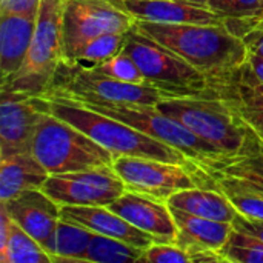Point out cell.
Instances as JSON below:
<instances>
[{
  "label": "cell",
  "mask_w": 263,
  "mask_h": 263,
  "mask_svg": "<svg viewBox=\"0 0 263 263\" xmlns=\"http://www.w3.org/2000/svg\"><path fill=\"white\" fill-rule=\"evenodd\" d=\"M49 94L137 105H157L171 96L149 83L120 82L91 68H77L65 62L57 69L51 89L45 96Z\"/></svg>",
  "instance_id": "8"
},
{
  "label": "cell",
  "mask_w": 263,
  "mask_h": 263,
  "mask_svg": "<svg viewBox=\"0 0 263 263\" xmlns=\"http://www.w3.org/2000/svg\"><path fill=\"white\" fill-rule=\"evenodd\" d=\"M108 208L153 236L156 243H176L177 240L179 228L166 200L126 190L119 199L111 202Z\"/></svg>",
  "instance_id": "14"
},
{
  "label": "cell",
  "mask_w": 263,
  "mask_h": 263,
  "mask_svg": "<svg viewBox=\"0 0 263 263\" xmlns=\"http://www.w3.org/2000/svg\"><path fill=\"white\" fill-rule=\"evenodd\" d=\"M199 186H213L220 190L239 214L263 222V191L228 179H203L199 182Z\"/></svg>",
  "instance_id": "26"
},
{
  "label": "cell",
  "mask_w": 263,
  "mask_h": 263,
  "mask_svg": "<svg viewBox=\"0 0 263 263\" xmlns=\"http://www.w3.org/2000/svg\"><path fill=\"white\" fill-rule=\"evenodd\" d=\"M31 153L49 174L112 166L116 156L71 123L48 112L32 139Z\"/></svg>",
  "instance_id": "5"
},
{
  "label": "cell",
  "mask_w": 263,
  "mask_h": 263,
  "mask_svg": "<svg viewBox=\"0 0 263 263\" xmlns=\"http://www.w3.org/2000/svg\"><path fill=\"white\" fill-rule=\"evenodd\" d=\"M171 210L179 228L176 243L190 253L191 263L225 262L219 251L228 242L234 228L233 223L211 220L174 208Z\"/></svg>",
  "instance_id": "16"
},
{
  "label": "cell",
  "mask_w": 263,
  "mask_h": 263,
  "mask_svg": "<svg viewBox=\"0 0 263 263\" xmlns=\"http://www.w3.org/2000/svg\"><path fill=\"white\" fill-rule=\"evenodd\" d=\"M66 0H42L29 51L22 68L2 89L45 96L63 63V11Z\"/></svg>",
  "instance_id": "3"
},
{
  "label": "cell",
  "mask_w": 263,
  "mask_h": 263,
  "mask_svg": "<svg viewBox=\"0 0 263 263\" xmlns=\"http://www.w3.org/2000/svg\"><path fill=\"white\" fill-rule=\"evenodd\" d=\"M133 31L151 39L202 71L208 80L228 76L248 60V48L225 25L137 20Z\"/></svg>",
  "instance_id": "1"
},
{
  "label": "cell",
  "mask_w": 263,
  "mask_h": 263,
  "mask_svg": "<svg viewBox=\"0 0 263 263\" xmlns=\"http://www.w3.org/2000/svg\"><path fill=\"white\" fill-rule=\"evenodd\" d=\"M243 42L250 52H256L263 57V31H257V32L247 35L243 39Z\"/></svg>",
  "instance_id": "34"
},
{
  "label": "cell",
  "mask_w": 263,
  "mask_h": 263,
  "mask_svg": "<svg viewBox=\"0 0 263 263\" xmlns=\"http://www.w3.org/2000/svg\"><path fill=\"white\" fill-rule=\"evenodd\" d=\"M0 205L17 225L31 234L45 251L51 254L55 230L62 219L60 205L57 202H54L42 188H34L2 202Z\"/></svg>",
  "instance_id": "15"
},
{
  "label": "cell",
  "mask_w": 263,
  "mask_h": 263,
  "mask_svg": "<svg viewBox=\"0 0 263 263\" xmlns=\"http://www.w3.org/2000/svg\"><path fill=\"white\" fill-rule=\"evenodd\" d=\"M48 112L49 102L46 97L2 89L0 157L31 153L34 134Z\"/></svg>",
  "instance_id": "12"
},
{
  "label": "cell",
  "mask_w": 263,
  "mask_h": 263,
  "mask_svg": "<svg viewBox=\"0 0 263 263\" xmlns=\"http://www.w3.org/2000/svg\"><path fill=\"white\" fill-rule=\"evenodd\" d=\"M248 65H250V69L253 71L254 77L263 83V57L256 54V52H250L248 51Z\"/></svg>",
  "instance_id": "35"
},
{
  "label": "cell",
  "mask_w": 263,
  "mask_h": 263,
  "mask_svg": "<svg viewBox=\"0 0 263 263\" xmlns=\"http://www.w3.org/2000/svg\"><path fill=\"white\" fill-rule=\"evenodd\" d=\"M233 225L239 230H243L247 233H251L254 236H257L260 240H263V222L262 220H253L248 217H243L242 214H237V217L234 219Z\"/></svg>",
  "instance_id": "33"
},
{
  "label": "cell",
  "mask_w": 263,
  "mask_h": 263,
  "mask_svg": "<svg viewBox=\"0 0 263 263\" xmlns=\"http://www.w3.org/2000/svg\"><path fill=\"white\" fill-rule=\"evenodd\" d=\"M145 250L126 242L94 233L82 262L91 263H134L139 262Z\"/></svg>",
  "instance_id": "27"
},
{
  "label": "cell",
  "mask_w": 263,
  "mask_h": 263,
  "mask_svg": "<svg viewBox=\"0 0 263 263\" xmlns=\"http://www.w3.org/2000/svg\"><path fill=\"white\" fill-rule=\"evenodd\" d=\"M208 8L223 20H240L263 12V0H211Z\"/></svg>",
  "instance_id": "30"
},
{
  "label": "cell",
  "mask_w": 263,
  "mask_h": 263,
  "mask_svg": "<svg viewBox=\"0 0 263 263\" xmlns=\"http://www.w3.org/2000/svg\"><path fill=\"white\" fill-rule=\"evenodd\" d=\"M37 14L0 12V79L5 83L23 65L31 46Z\"/></svg>",
  "instance_id": "20"
},
{
  "label": "cell",
  "mask_w": 263,
  "mask_h": 263,
  "mask_svg": "<svg viewBox=\"0 0 263 263\" xmlns=\"http://www.w3.org/2000/svg\"><path fill=\"white\" fill-rule=\"evenodd\" d=\"M49 102V112L83 131L99 145L111 151L116 159L120 156L149 157L157 160L188 165V157L179 149L149 137L134 126L89 109L77 102L59 96H43Z\"/></svg>",
  "instance_id": "2"
},
{
  "label": "cell",
  "mask_w": 263,
  "mask_h": 263,
  "mask_svg": "<svg viewBox=\"0 0 263 263\" xmlns=\"http://www.w3.org/2000/svg\"><path fill=\"white\" fill-rule=\"evenodd\" d=\"M126 190L168 200L174 193L199 186L188 165L137 156H120L112 163Z\"/></svg>",
  "instance_id": "9"
},
{
  "label": "cell",
  "mask_w": 263,
  "mask_h": 263,
  "mask_svg": "<svg viewBox=\"0 0 263 263\" xmlns=\"http://www.w3.org/2000/svg\"><path fill=\"white\" fill-rule=\"evenodd\" d=\"M134 25L136 18L106 0H66L63 49L102 34H128Z\"/></svg>",
  "instance_id": "13"
},
{
  "label": "cell",
  "mask_w": 263,
  "mask_h": 263,
  "mask_svg": "<svg viewBox=\"0 0 263 263\" xmlns=\"http://www.w3.org/2000/svg\"><path fill=\"white\" fill-rule=\"evenodd\" d=\"M60 216L62 219L82 225L97 234L126 242L142 250H146L148 247L156 243L153 236L139 230L108 206L65 205L60 206Z\"/></svg>",
  "instance_id": "19"
},
{
  "label": "cell",
  "mask_w": 263,
  "mask_h": 263,
  "mask_svg": "<svg viewBox=\"0 0 263 263\" xmlns=\"http://www.w3.org/2000/svg\"><path fill=\"white\" fill-rule=\"evenodd\" d=\"M156 106L210 143L217 153L236 151L245 139L247 123L208 88L200 96H166Z\"/></svg>",
  "instance_id": "4"
},
{
  "label": "cell",
  "mask_w": 263,
  "mask_h": 263,
  "mask_svg": "<svg viewBox=\"0 0 263 263\" xmlns=\"http://www.w3.org/2000/svg\"><path fill=\"white\" fill-rule=\"evenodd\" d=\"M126 34H102L63 49V62L77 68H94L123 49Z\"/></svg>",
  "instance_id": "24"
},
{
  "label": "cell",
  "mask_w": 263,
  "mask_h": 263,
  "mask_svg": "<svg viewBox=\"0 0 263 263\" xmlns=\"http://www.w3.org/2000/svg\"><path fill=\"white\" fill-rule=\"evenodd\" d=\"M42 190L60 206H108L126 186L112 166L49 174Z\"/></svg>",
  "instance_id": "10"
},
{
  "label": "cell",
  "mask_w": 263,
  "mask_h": 263,
  "mask_svg": "<svg viewBox=\"0 0 263 263\" xmlns=\"http://www.w3.org/2000/svg\"><path fill=\"white\" fill-rule=\"evenodd\" d=\"M103 76L112 77L120 82H128V83H146L140 68L137 63L123 51L116 54L114 57L108 59L106 62L91 68Z\"/></svg>",
  "instance_id": "29"
},
{
  "label": "cell",
  "mask_w": 263,
  "mask_h": 263,
  "mask_svg": "<svg viewBox=\"0 0 263 263\" xmlns=\"http://www.w3.org/2000/svg\"><path fill=\"white\" fill-rule=\"evenodd\" d=\"M133 18L157 23L223 25V18L206 6L182 0H106Z\"/></svg>",
  "instance_id": "18"
},
{
  "label": "cell",
  "mask_w": 263,
  "mask_h": 263,
  "mask_svg": "<svg viewBox=\"0 0 263 263\" xmlns=\"http://www.w3.org/2000/svg\"><path fill=\"white\" fill-rule=\"evenodd\" d=\"M182 2H186V3H191V5H197V6H206L208 8V3L211 0H182Z\"/></svg>",
  "instance_id": "36"
},
{
  "label": "cell",
  "mask_w": 263,
  "mask_h": 263,
  "mask_svg": "<svg viewBox=\"0 0 263 263\" xmlns=\"http://www.w3.org/2000/svg\"><path fill=\"white\" fill-rule=\"evenodd\" d=\"M0 262L2 263H54V257L17 225L0 205Z\"/></svg>",
  "instance_id": "23"
},
{
  "label": "cell",
  "mask_w": 263,
  "mask_h": 263,
  "mask_svg": "<svg viewBox=\"0 0 263 263\" xmlns=\"http://www.w3.org/2000/svg\"><path fill=\"white\" fill-rule=\"evenodd\" d=\"M49 96H54V94H49ZM59 97L69 99L89 109H94L97 112L122 120L134 126L140 133L179 149L188 157L190 162H199L217 153L210 143H206L205 140L193 134L188 128L180 125L173 117L166 116L156 105L112 103V102H102V100L85 99V97H68V96H59Z\"/></svg>",
  "instance_id": "6"
},
{
  "label": "cell",
  "mask_w": 263,
  "mask_h": 263,
  "mask_svg": "<svg viewBox=\"0 0 263 263\" xmlns=\"http://www.w3.org/2000/svg\"><path fill=\"white\" fill-rule=\"evenodd\" d=\"M197 182L228 179L263 191V136L247 125L242 145L231 153H216L199 162H188Z\"/></svg>",
  "instance_id": "11"
},
{
  "label": "cell",
  "mask_w": 263,
  "mask_h": 263,
  "mask_svg": "<svg viewBox=\"0 0 263 263\" xmlns=\"http://www.w3.org/2000/svg\"><path fill=\"white\" fill-rule=\"evenodd\" d=\"M166 202L174 210L219 222L233 223L239 214L228 197L220 190L213 186H194L182 190L174 193Z\"/></svg>",
  "instance_id": "22"
},
{
  "label": "cell",
  "mask_w": 263,
  "mask_h": 263,
  "mask_svg": "<svg viewBox=\"0 0 263 263\" xmlns=\"http://www.w3.org/2000/svg\"><path fill=\"white\" fill-rule=\"evenodd\" d=\"M48 177L49 173L32 153L0 157V202H6L26 190L42 188Z\"/></svg>",
  "instance_id": "21"
},
{
  "label": "cell",
  "mask_w": 263,
  "mask_h": 263,
  "mask_svg": "<svg viewBox=\"0 0 263 263\" xmlns=\"http://www.w3.org/2000/svg\"><path fill=\"white\" fill-rule=\"evenodd\" d=\"M42 0H0V12L37 14Z\"/></svg>",
  "instance_id": "32"
},
{
  "label": "cell",
  "mask_w": 263,
  "mask_h": 263,
  "mask_svg": "<svg viewBox=\"0 0 263 263\" xmlns=\"http://www.w3.org/2000/svg\"><path fill=\"white\" fill-rule=\"evenodd\" d=\"M126 52L140 68L146 83L176 96H200L208 88V77L186 60L136 31L126 34Z\"/></svg>",
  "instance_id": "7"
},
{
  "label": "cell",
  "mask_w": 263,
  "mask_h": 263,
  "mask_svg": "<svg viewBox=\"0 0 263 263\" xmlns=\"http://www.w3.org/2000/svg\"><path fill=\"white\" fill-rule=\"evenodd\" d=\"M219 253L227 263H263V240L234 227Z\"/></svg>",
  "instance_id": "28"
},
{
  "label": "cell",
  "mask_w": 263,
  "mask_h": 263,
  "mask_svg": "<svg viewBox=\"0 0 263 263\" xmlns=\"http://www.w3.org/2000/svg\"><path fill=\"white\" fill-rule=\"evenodd\" d=\"M208 91L223 99L247 125L263 136V83L254 77L248 60L234 72L208 80Z\"/></svg>",
  "instance_id": "17"
},
{
  "label": "cell",
  "mask_w": 263,
  "mask_h": 263,
  "mask_svg": "<svg viewBox=\"0 0 263 263\" xmlns=\"http://www.w3.org/2000/svg\"><path fill=\"white\" fill-rule=\"evenodd\" d=\"M92 236L94 231L74 222L60 219L51 247L54 263L82 262Z\"/></svg>",
  "instance_id": "25"
},
{
  "label": "cell",
  "mask_w": 263,
  "mask_h": 263,
  "mask_svg": "<svg viewBox=\"0 0 263 263\" xmlns=\"http://www.w3.org/2000/svg\"><path fill=\"white\" fill-rule=\"evenodd\" d=\"M139 262L145 263H191V256L177 243H153L148 247Z\"/></svg>",
  "instance_id": "31"
}]
</instances>
